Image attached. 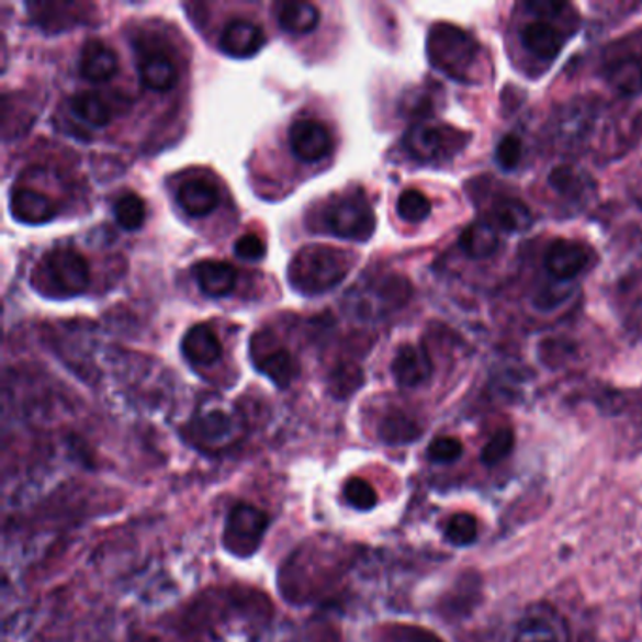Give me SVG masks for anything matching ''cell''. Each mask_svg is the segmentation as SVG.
Here are the masks:
<instances>
[{
    "label": "cell",
    "mask_w": 642,
    "mask_h": 642,
    "mask_svg": "<svg viewBox=\"0 0 642 642\" xmlns=\"http://www.w3.org/2000/svg\"><path fill=\"white\" fill-rule=\"evenodd\" d=\"M520 42L523 49L530 52L537 59L554 60L562 52L565 36L549 21L533 20L523 25L520 31Z\"/></svg>",
    "instance_id": "5bb4252c"
},
{
    "label": "cell",
    "mask_w": 642,
    "mask_h": 642,
    "mask_svg": "<svg viewBox=\"0 0 642 642\" xmlns=\"http://www.w3.org/2000/svg\"><path fill=\"white\" fill-rule=\"evenodd\" d=\"M397 215L410 225H418L428 219L431 213V202L424 192L417 189H407L397 199Z\"/></svg>",
    "instance_id": "f546056e"
},
{
    "label": "cell",
    "mask_w": 642,
    "mask_h": 642,
    "mask_svg": "<svg viewBox=\"0 0 642 642\" xmlns=\"http://www.w3.org/2000/svg\"><path fill=\"white\" fill-rule=\"evenodd\" d=\"M255 365L272 383L278 384L279 388L291 386L300 371L296 358L292 357L291 352L283 347H275L273 351H260L259 354H255Z\"/></svg>",
    "instance_id": "603a6c76"
},
{
    "label": "cell",
    "mask_w": 642,
    "mask_h": 642,
    "mask_svg": "<svg viewBox=\"0 0 642 642\" xmlns=\"http://www.w3.org/2000/svg\"><path fill=\"white\" fill-rule=\"evenodd\" d=\"M515 449V433L509 428H499V430L492 436L491 441L484 444L483 452H481V460L486 465H497L504 462L505 458L509 457Z\"/></svg>",
    "instance_id": "d6a6232c"
},
{
    "label": "cell",
    "mask_w": 642,
    "mask_h": 642,
    "mask_svg": "<svg viewBox=\"0 0 642 642\" xmlns=\"http://www.w3.org/2000/svg\"><path fill=\"white\" fill-rule=\"evenodd\" d=\"M113 215L125 230H138L146 221V202L136 192L126 191L113 204Z\"/></svg>",
    "instance_id": "f1b7e54d"
},
{
    "label": "cell",
    "mask_w": 642,
    "mask_h": 642,
    "mask_svg": "<svg viewBox=\"0 0 642 642\" xmlns=\"http://www.w3.org/2000/svg\"><path fill=\"white\" fill-rule=\"evenodd\" d=\"M326 225L338 238L368 241L375 233V213L364 194H349L336 200L326 210Z\"/></svg>",
    "instance_id": "5b68a950"
},
{
    "label": "cell",
    "mask_w": 642,
    "mask_h": 642,
    "mask_svg": "<svg viewBox=\"0 0 642 642\" xmlns=\"http://www.w3.org/2000/svg\"><path fill=\"white\" fill-rule=\"evenodd\" d=\"M343 496L352 509L371 510L378 505L379 496L375 488L365 478L352 477L345 483Z\"/></svg>",
    "instance_id": "1f68e13d"
},
{
    "label": "cell",
    "mask_w": 642,
    "mask_h": 642,
    "mask_svg": "<svg viewBox=\"0 0 642 642\" xmlns=\"http://www.w3.org/2000/svg\"><path fill=\"white\" fill-rule=\"evenodd\" d=\"M567 300V289L557 285L544 286L536 299V307L541 312H552L557 305H562Z\"/></svg>",
    "instance_id": "f35d334b"
},
{
    "label": "cell",
    "mask_w": 642,
    "mask_h": 642,
    "mask_svg": "<svg viewBox=\"0 0 642 642\" xmlns=\"http://www.w3.org/2000/svg\"><path fill=\"white\" fill-rule=\"evenodd\" d=\"M289 144L292 153L304 162L325 159L334 147L330 131L320 121L315 120L294 121L289 131Z\"/></svg>",
    "instance_id": "9c48e42d"
},
{
    "label": "cell",
    "mask_w": 642,
    "mask_h": 642,
    "mask_svg": "<svg viewBox=\"0 0 642 642\" xmlns=\"http://www.w3.org/2000/svg\"><path fill=\"white\" fill-rule=\"evenodd\" d=\"M264 29L251 20H233L221 33L219 46L234 59H249L264 46Z\"/></svg>",
    "instance_id": "8fae6325"
},
{
    "label": "cell",
    "mask_w": 642,
    "mask_h": 642,
    "mask_svg": "<svg viewBox=\"0 0 642 642\" xmlns=\"http://www.w3.org/2000/svg\"><path fill=\"white\" fill-rule=\"evenodd\" d=\"M268 528L270 517L264 510L251 504H238L226 518L223 544L234 556H252L260 549Z\"/></svg>",
    "instance_id": "277c9868"
},
{
    "label": "cell",
    "mask_w": 642,
    "mask_h": 642,
    "mask_svg": "<svg viewBox=\"0 0 642 642\" xmlns=\"http://www.w3.org/2000/svg\"><path fill=\"white\" fill-rule=\"evenodd\" d=\"M234 251H236L239 259L257 262V260L264 259L268 247H266L264 239L257 236V234L249 233L246 234V236H241V238L236 241Z\"/></svg>",
    "instance_id": "74e56055"
},
{
    "label": "cell",
    "mask_w": 642,
    "mask_h": 642,
    "mask_svg": "<svg viewBox=\"0 0 642 642\" xmlns=\"http://www.w3.org/2000/svg\"><path fill=\"white\" fill-rule=\"evenodd\" d=\"M138 70L142 83L147 89L159 91V93L170 91L178 81V68L173 65V60L160 49L144 55L139 59Z\"/></svg>",
    "instance_id": "ffe728a7"
},
{
    "label": "cell",
    "mask_w": 642,
    "mask_h": 642,
    "mask_svg": "<svg viewBox=\"0 0 642 642\" xmlns=\"http://www.w3.org/2000/svg\"><path fill=\"white\" fill-rule=\"evenodd\" d=\"M181 351L191 364L212 365L223 354V345L212 326L196 325L183 336Z\"/></svg>",
    "instance_id": "2e32d148"
},
{
    "label": "cell",
    "mask_w": 642,
    "mask_h": 642,
    "mask_svg": "<svg viewBox=\"0 0 642 642\" xmlns=\"http://www.w3.org/2000/svg\"><path fill=\"white\" fill-rule=\"evenodd\" d=\"M447 144H449V138L444 134V128L426 125V123L413 126L405 136V147L410 157L423 162L441 159L449 147Z\"/></svg>",
    "instance_id": "ac0fdd59"
},
{
    "label": "cell",
    "mask_w": 642,
    "mask_h": 642,
    "mask_svg": "<svg viewBox=\"0 0 642 642\" xmlns=\"http://www.w3.org/2000/svg\"><path fill=\"white\" fill-rule=\"evenodd\" d=\"M194 278L199 283L200 291L204 292L205 296L212 299H223L226 294H230L238 281V273L236 268L228 262H221V260H202L194 266Z\"/></svg>",
    "instance_id": "e0dca14e"
},
{
    "label": "cell",
    "mask_w": 642,
    "mask_h": 642,
    "mask_svg": "<svg viewBox=\"0 0 642 642\" xmlns=\"http://www.w3.org/2000/svg\"><path fill=\"white\" fill-rule=\"evenodd\" d=\"M386 642H443L430 629L418 626H394L386 635Z\"/></svg>",
    "instance_id": "d590c367"
},
{
    "label": "cell",
    "mask_w": 642,
    "mask_h": 642,
    "mask_svg": "<svg viewBox=\"0 0 642 642\" xmlns=\"http://www.w3.org/2000/svg\"><path fill=\"white\" fill-rule=\"evenodd\" d=\"M349 252L330 246H307L294 255L289 264V281L307 296L323 294L338 286L351 270Z\"/></svg>",
    "instance_id": "6da1fadb"
},
{
    "label": "cell",
    "mask_w": 642,
    "mask_h": 642,
    "mask_svg": "<svg viewBox=\"0 0 642 642\" xmlns=\"http://www.w3.org/2000/svg\"><path fill=\"white\" fill-rule=\"evenodd\" d=\"M117 70H120V59L106 42L93 38L83 44L80 54V72L86 80L102 83V81L112 80Z\"/></svg>",
    "instance_id": "9a60e30c"
},
{
    "label": "cell",
    "mask_w": 642,
    "mask_h": 642,
    "mask_svg": "<svg viewBox=\"0 0 642 642\" xmlns=\"http://www.w3.org/2000/svg\"><path fill=\"white\" fill-rule=\"evenodd\" d=\"M10 207H12V215L23 225H46L57 215L54 202L47 199L46 194L29 187H18L12 191Z\"/></svg>",
    "instance_id": "4fadbf2b"
},
{
    "label": "cell",
    "mask_w": 642,
    "mask_h": 642,
    "mask_svg": "<svg viewBox=\"0 0 642 642\" xmlns=\"http://www.w3.org/2000/svg\"><path fill=\"white\" fill-rule=\"evenodd\" d=\"M464 454V444L457 438H438L428 447V458L436 464H452Z\"/></svg>",
    "instance_id": "836d02e7"
},
{
    "label": "cell",
    "mask_w": 642,
    "mask_h": 642,
    "mask_svg": "<svg viewBox=\"0 0 642 642\" xmlns=\"http://www.w3.org/2000/svg\"><path fill=\"white\" fill-rule=\"evenodd\" d=\"M178 202L192 217H205L219 205V191L212 181L189 179L179 187Z\"/></svg>",
    "instance_id": "44dd1931"
},
{
    "label": "cell",
    "mask_w": 642,
    "mask_h": 642,
    "mask_svg": "<svg viewBox=\"0 0 642 642\" xmlns=\"http://www.w3.org/2000/svg\"><path fill=\"white\" fill-rule=\"evenodd\" d=\"M192 433L199 444L219 447L233 441L234 436L238 433V424L225 407L207 405L202 407L192 420Z\"/></svg>",
    "instance_id": "30bf717a"
},
{
    "label": "cell",
    "mask_w": 642,
    "mask_h": 642,
    "mask_svg": "<svg viewBox=\"0 0 642 642\" xmlns=\"http://www.w3.org/2000/svg\"><path fill=\"white\" fill-rule=\"evenodd\" d=\"M549 185L557 192L562 199L571 202H584L594 192V179L588 173L571 165H562L554 168L549 176Z\"/></svg>",
    "instance_id": "7402d4cb"
},
{
    "label": "cell",
    "mask_w": 642,
    "mask_h": 642,
    "mask_svg": "<svg viewBox=\"0 0 642 642\" xmlns=\"http://www.w3.org/2000/svg\"><path fill=\"white\" fill-rule=\"evenodd\" d=\"M477 42L462 29L436 25L428 36V57L433 68L458 81H468L477 60Z\"/></svg>",
    "instance_id": "3957f363"
},
{
    "label": "cell",
    "mask_w": 642,
    "mask_h": 642,
    "mask_svg": "<svg viewBox=\"0 0 642 642\" xmlns=\"http://www.w3.org/2000/svg\"><path fill=\"white\" fill-rule=\"evenodd\" d=\"M592 262H594L592 249L573 239H557L544 255L547 272L562 283L578 278Z\"/></svg>",
    "instance_id": "ba28073f"
},
{
    "label": "cell",
    "mask_w": 642,
    "mask_h": 642,
    "mask_svg": "<svg viewBox=\"0 0 642 642\" xmlns=\"http://www.w3.org/2000/svg\"><path fill=\"white\" fill-rule=\"evenodd\" d=\"M522 157V142L517 136H505L496 147V160L504 170L517 168L518 160Z\"/></svg>",
    "instance_id": "8d00e7d4"
},
{
    "label": "cell",
    "mask_w": 642,
    "mask_h": 642,
    "mask_svg": "<svg viewBox=\"0 0 642 642\" xmlns=\"http://www.w3.org/2000/svg\"><path fill=\"white\" fill-rule=\"evenodd\" d=\"M423 426L404 410H392L379 424V438L386 444H407L417 441Z\"/></svg>",
    "instance_id": "4316f807"
},
{
    "label": "cell",
    "mask_w": 642,
    "mask_h": 642,
    "mask_svg": "<svg viewBox=\"0 0 642 642\" xmlns=\"http://www.w3.org/2000/svg\"><path fill=\"white\" fill-rule=\"evenodd\" d=\"M478 526L477 520L470 513H458L449 520L444 528V537L452 547H471L477 541Z\"/></svg>",
    "instance_id": "4dcf8cb0"
},
{
    "label": "cell",
    "mask_w": 642,
    "mask_h": 642,
    "mask_svg": "<svg viewBox=\"0 0 642 642\" xmlns=\"http://www.w3.org/2000/svg\"><path fill=\"white\" fill-rule=\"evenodd\" d=\"M460 247L471 259H488L499 247V236L496 226L488 221H477L465 228Z\"/></svg>",
    "instance_id": "d4e9b609"
},
{
    "label": "cell",
    "mask_w": 642,
    "mask_h": 642,
    "mask_svg": "<svg viewBox=\"0 0 642 642\" xmlns=\"http://www.w3.org/2000/svg\"><path fill=\"white\" fill-rule=\"evenodd\" d=\"M594 113L584 104H571L563 110L556 125V138L565 149L583 146L592 131Z\"/></svg>",
    "instance_id": "d6986e66"
},
{
    "label": "cell",
    "mask_w": 642,
    "mask_h": 642,
    "mask_svg": "<svg viewBox=\"0 0 642 642\" xmlns=\"http://www.w3.org/2000/svg\"><path fill=\"white\" fill-rule=\"evenodd\" d=\"M570 626L565 622L562 612L554 609L549 602H536L523 612L515 642H570Z\"/></svg>",
    "instance_id": "8992f818"
},
{
    "label": "cell",
    "mask_w": 642,
    "mask_h": 642,
    "mask_svg": "<svg viewBox=\"0 0 642 642\" xmlns=\"http://www.w3.org/2000/svg\"><path fill=\"white\" fill-rule=\"evenodd\" d=\"M70 110L76 117H80L89 125L106 126L112 121V108L106 100L93 91L74 94L70 99Z\"/></svg>",
    "instance_id": "83f0119b"
},
{
    "label": "cell",
    "mask_w": 642,
    "mask_h": 642,
    "mask_svg": "<svg viewBox=\"0 0 642 642\" xmlns=\"http://www.w3.org/2000/svg\"><path fill=\"white\" fill-rule=\"evenodd\" d=\"M430 357L417 345H402L392 362V375L402 388H417L431 378Z\"/></svg>",
    "instance_id": "7c38bea8"
},
{
    "label": "cell",
    "mask_w": 642,
    "mask_h": 642,
    "mask_svg": "<svg viewBox=\"0 0 642 642\" xmlns=\"http://www.w3.org/2000/svg\"><path fill=\"white\" fill-rule=\"evenodd\" d=\"M89 281L87 260L68 247L47 252L34 273V285L49 299H74L87 291Z\"/></svg>",
    "instance_id": "7a4b0ae2"
},
{
    "label": "cell",
    "mask_w": 642,
    "mask_h": 642,
    "mask_svg": "<svg viewBox=\"0 0 642 642\" xmlns=\"http://www.w3.org/2000/svg\"><path fill=\"white\" fill-rule=\"evenodd\" d=\"M602 76L618 93L639 94L642 91V52L637 46L616 44L605 57Z\"/></svg>",
    "instance_id": "52a82bcc"
},
{
    "label": "cell",
    "mask_w": 642,
    "mask_h": 642,
    "mask_svg": "<svg viewBox=\"0 0 642 642\" xmlns=\"http://www.w3.org/2000/svg\"><path fill=\"white\" fill-rule=\"evenodd\" d=\"M278 21L286 33L307 34L317 27L320 12L312 2H283L278 7Z\"/></svg>",
    "instance_id": "484cf974"
},
{
    "label": "cell",
    "mask_w": 642,
    "mask_h": 642,
    "mask_svg": "<svg viewBox=\"0 0 642 642\" xmlns=\"http://www.w3.org/2000/svg\"><path fill=\"white\" fill-rule=\"evenodd\" d=\"M362 373L354 365H343L339 368L334 378H331V391L338 397L351 396L352 392L357 391L358 386L362 384Z\"/></svg>",
    "instance_id": "e575fe53"
},
{
    "label": "cell",
    "mask_w": 642,
    "mask_h": 642,
    "mask_svg": "<svg viewBox=\"0 0 642 642\" xmlns=\"http://www.w3.org/2000/svg\"><path fill=\"white\" fill-rule=\"evenodd\" d=\"M492 225L505 233H526L533 225V215L520 200L502 199L497 200L492 210Z\"/></svg>",
    "instance_id": "cb8c5ba5"
}]
</instances>
